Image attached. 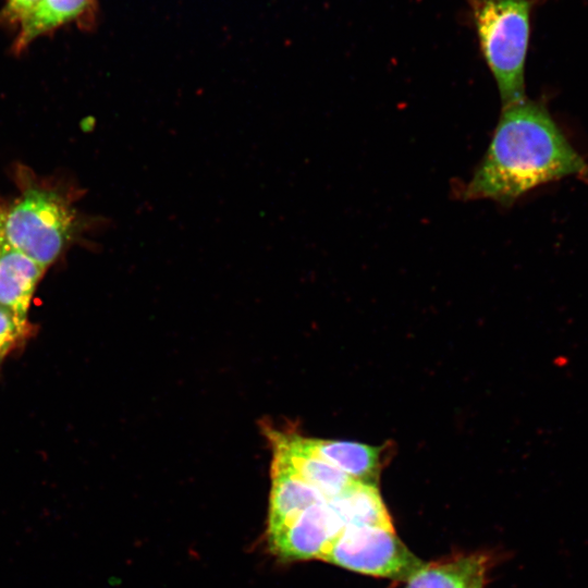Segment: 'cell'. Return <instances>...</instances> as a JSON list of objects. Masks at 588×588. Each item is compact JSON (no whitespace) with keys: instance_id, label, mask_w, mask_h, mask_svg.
<instances>
[{"instance_id":"obj_1","label":"cell","mask_w":588,"mask_h":588,"mask_svg":"<svg viewBox=\"0 0 588 588\" xmlns=\"http://www.w3.org/2000/svg\"><path fill=\"white\" fill-rule=\"evenodd\" d=\"M586 171L585 160L548 111L525 98L503 107L489 147L462 196L511 205L536 186Z\"/></svg>"},{"instance_id":"obj_2","label":"cell","mask_w":588,"mask_h":588,"mask_svg":"<svg viewBox=\"0 0 588 588\" xmlns=\"http://www.w3.org/2000/svg\"><path fill=\"white\" fill-rule=\"evenodd\" d=\"M548 0H467L479 48L491 71L503 107L525 96V63L531 15Z\"/></svg>"},{"instance_id":"obj_3","label":"cell","mask_w":588,"mask_h":588,"mask_svg":"<svg viewBox=\"0 0 588 588\" xmlns=\"http://www.w3.org/2000/svg\"><path fill=\"white\" fill-rule=\"evenodd\" d=\"M74 228V213L53 191L32 187L0 209V233L14 248L46 268L62 253Z\"/></svg>"},{"instance_id":"obj_4","label":"cell","mask_w":588,"mask_h":588,"mask_svg":"<svg viewBox=\"0 0 588 588\" xmlns=\"http://www.w3.org/2000/svg\"><path fill=\"white\" fill-rule=\"evenodd\" d=\"M321 560L395 580H407L424 564L399 539L393 527L375 525H346Z\"/></svg>"},{"instance_id":"obj_5","label":"cell","mask_w":588,"mask_h":588,"mask_svg":"<svg viewBox=\"0 0 588 588\" xmlns=\"http://www.w3.org/2000/svg\"><path fill=\"white\" fill-rule=\"evenodd\" d=\"M343 528L335 511L328 501H323L269 532V542L272 550L285 560H321Z\"/></svg>"},{"instance_id":"obj_6","label":"cell","mask_w":588,"mask_h":588,"mask_svg":"<svg viewBox=\"0 0 588 588\" xmlns=\"http://www.w3.org/2000/svg\"><path fill=\"white\" fill-rule=\"evenodd\" d=\"M268 438L271 440L273 457L286 464L327 500L340 495L355 482L335 466L301 449L293 434L269 429Z\"/></svg>"},{"instance_id":"obj_7","label":"cell","mask_w":588,"mask_h":588,"mask_svg":"<svg viewBox=\"0 0 588 588\" xmlns=\"http://www.w3.org/2000/svg\"><path fill=\"white\" fill-rule=\"evenodd\" d=\"M304 451L335 466L355 481L377 483L382 448L359 442L308 439L293 434Z\"/></svg>"},{"instance_id":"obj_8","label":"cell","mask_w":588,"mask_h":588,"mask_svg":"<svg viewBox=\"0 0 588 588\" xmlns=\"http://www.w3.org/2000/svg\"><path fill=\"white\" fill-rule=\"evenodd\" d=\"M45 268L10 245L0 233V306L22 318Z\"/></svg>"},{"instance_id":"obj_9","label":"cell","mask_w":588,"mask_h":588,"mask_svg":"<svg viewBox=\"0 0 588 588\" xmlns=\"http://www.w3.org/2000/svg\"><path fill=\"white\" fill-rule=\"evenodd\" d=\"M268 531H274L307 507L327 501L286 464L273 457Z\"/></svg>"},{"instance_id":"obj_10","label":"cell","mask_w":588,"mask_h":588,"mask_svg":"<svg viewBox=\"0 0 588 588\" xmlns=\"http://www.w3.org/2000/svg\"><path fill=\"white\" fill-rule=\"evenodd\" d=\"M488 559L468 554L450 561L424 563L406 581L405 588H483Z\"/></svg>"},{"instance_id":"obj_11","label":"cell","mask_w":588,"mask_h":588,"mask_svg":"<svg viewBox=\"0 0 588 588\" xmlns=\"http://www.w3.org/2000/svg\"><path fill=\"white\" fill-rule=\"evenodd\" d=\"M327 501L344 527L346 525L393 527L377 485L355 481L343 493Z\"/></svg>"},{"instance_id":"obj_12","label":"cell","mask_w":588,"mask_h":588,"mask_svg":"<svg viewBox=\"0 0 588 588\" xmlns=\"http://www.w3.org/2000/svg\"><path fill=\"white\" fill-rule=\"evenodd\" d=\"M93 5V0H41L21 24L14 48L21 51L39 36L77 20Z\"/></svg>"},{"instance_id":"obj_13","label":"cell","mask_w":588,"mask_h":588,"mask_svg":"<svg viewBox=\"0 0 588 588\" xmlns=\"http://www.w3.org/2000/svg\"><path fill=\"white\" fill-rule=\"evenodd\" d=\"M27 319L0 306V362L25 336Z\"/></svg>"},{"instance_id":"obj_14","label":"cell","mask_w":588,"mask_h":588,"mask_svg":"<svg viewBox=\"0 0 588 588\" xmlns=\"http://www.w3.org/2000/svg\"><path fill=\"white\" fill-rule=\"evenodd\" d=\"M41 0H7L2 16L7 22L22 24Z\"/></svg>"}]
</instances>
